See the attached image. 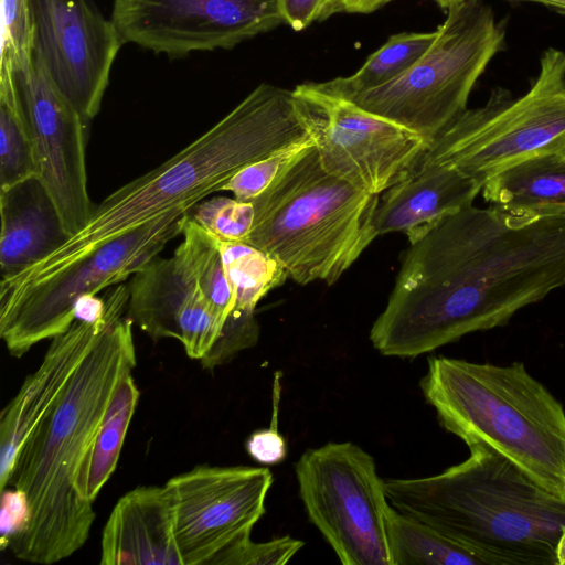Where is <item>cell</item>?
Listing matches in <instances>:
<instances>
[{"mask_svg": "<svg viewBox=\"0 0 565 565\" xmlns=\"http://www.w3.org/2000/svg\"><path fill=\"white\" fill-rule=\"evenodd\" d=\"M311 145L313 141L298 143L244 167L221 188V191L232 192L238 201L253 202Z\"/></svg>", "mask_w": 565, "mask_h": 565, "instance_id": "obj_30", "label": "cell"}, {"mask_svg": "<svg viewBox=\"0 0 565 565\" xmlns=\"http://www.w3.org/2000/svg\"><path fill=\"white\" fill-rule=\"evenodd\" d=\"M220 249L234 292L235 309L255 311L257 303L269 291L289 278L278 260L250 244L221 242Z\"/></svg>", "mask_w": 565, "mask_h": 565, "instance_id": "obj_27", "label": "cell"}, {"mask_svg": "<svg viewBox=\"0 0 565 565\" xmlns=\"http://www.w3.org/2000/svg\"><path fill=\"white\" fill-rule=\"evenodd\" d=\"M312 141L294 90L263 83L161 166L94 206L86 225L38 264L1 280L6 289L47 278L107 242L188 202H200L241 169Z\"/></svg>", "mask_w": 565, "mask_h": 565, "instance_id": "obj_2", "label": "cell"}, {"mask_svg": "<svg viewBox=\"0 0 565 565\" xmlns=\"http://www.w3.org/2000/svg\"><path fill=\"white\" fill-rule=\"evenodd\" d=\"M183 203L107 242L63 270L30 285L0 289V337L12 356L65 332L77 301L118 285L151 262L182 234L191 209Z\"/></svg>", "mask_w": 565, "mask_h": 565, "instance_id": "obj_9", "label": "cell"}, {"mask_svg": "<svg viewBox=\"0 0 565 565\" xmlns=\"http://www.w3.org/2000/svg\"><path fill=\"white\" fill-rule=\"evenodd\" d=\"M280 373L277 372L273 385V417L269 428L250 434L245 447L247 454L263 465H277L287 457V444L277 428L280 401Z\"/></svg>", "mask_w": 565, "mask_h": 565, "instance_id": "obj_33", "label": "cell"}, {"mask_svg": "<svg viewBox=\"0 0 565 565\" xmlns=\"http://www.w3.org/2000/svg\"><path fill=\"white\" fill-rule=\"evenodd\" d=\"M391 1L392 0H328L319 21L339 13H371Z\"/></svg>", "mask_w": 565, "mask_h": 565, "instance_id": "obj_36", "label": "cell"}, {"mask_svg": "<svg viewBox=\"0 0 565 565\" xmlns=\"http://www.w3.org/2000/svg\"><path fill=\"white\" fill-rule=\"evenodd\" d=\"M466 460L435 476L385 479L390 504L484 565H556L565 498L487 445H471Z\"/></svg>", "mask_w": 565, "mask_h": 565, "instance_id": "obj_4", "label": "cell"}, {"mask_svg": "<svg viewBox=\"0 0 565 565\" xmlns=\"http://www.w3.org/2000/svg\"><path fill=\"white\" fill-rule=\"evenodd\" d=\"M491 206L515 216L565 214V153L526 158L486 181L481 189Z\"/></svg>", "mask_w": 565, "mask_h": 565, "instance_id": "obj_21", "label": "cell"}, {"mask_svg": "<svg viewBox=\"0 0 565 565\" xmlns=\"http://www.w3.org/2000/svg\"><path fill=\"white\" fill-rule=\"evenodd\" d=\"M0 212L1 279L38 264L70 238L38 177L0 189Z\"/></svg>", "mask_w": 565, "mask_h": 565, "instance_id": "obj_20", "label": "cell"}, {"mask_svg": "<svg viewBox=\"0 0 565 565\" xmlns=\"http://www.w3.org/2000/svg\"><path fill=\"white\" fill-rule=\"evenodd\" d=\"M481 189L451 167L420 161L407 178L384 191L374 214L375 233L406 234L472 205Z\"/></svg>", "mask_w": 565, "mask_h": 565, "instance_id": "obj_19", "label": "cell"}, {"mask_svg": "<svg viewBox=\"0 0 565 565\" xmlns=\"http://www.w3.org/2000/svg\"><path fill=\"white\" fill-rule=\"evenodd\" d=\"M436 36L437 30L394 34L352 75L316 85L343 98L386 85L406 73L431 46Z\"/></svg>", "mask_w": 565, "mask_h": 565, "instance_id": "obj_24", "label": "cell"}, {"mask_svg": "<svg viewBox=\"0 0 565 565\" xmlns=\"http://www.w3.org/2000/svg\"><path fill=\"white\" fill-rule=\"evenodd\" d=\"M15 77L32 135L39 179L71 237L86 225L95 206L87 190V121L34 58L32 66Z\"/></svg>", "mask_w": 565, "mask_h": 565, "instance_id": "obj_15", "label": "cell"}, {"mask_svg": "<svg viewBox=\"0 0 565 565\" xmlns=\"http://www.w3.org/2000/svg\"><path fill=\"white\" fill-rule=\"evenodd\" d=\"M406 235L409 247L370 331L384 356L416 358L504 326L565 285V214L469 205Z\"/></svg>", "mask_w": 565, "mask_h": 565, "instance_id": "obj_1", "label": "cell"}, {"mask_svg": "<svg viewBox=\"0 0 565 565\" xmlns=\"http://www.w3.org/2000/svg\"><path fill=\"white\" fill-rule=\"evenodd\" d=\"M190 217L221 242H245L253 228L255 210L252 202L216 196L196 203Z\"/></svg>", "mask_w": 565, "mask_h": 565, "instance_id": "obj_29", "label": "cell"}, {"mask_svg": "<svg viewBox=\"0 0 565 565\" xmlns=\"http://www.w3.org/2000/svg\"><path fill=\"white\" fill-rule=\"evenodd\" d=\"M1 494L0 543L3 550L26 527L31 508L26 494L20 489H4Z\"/></svg>", "mask_w": 565, "mask_h": 565, "instance_id": "obj_34", "label": "cell"}, {"mask_svg": "<svg viewBox=\"0 0 565 565\" xmlns=\"http://www.w3.org/2000/svg\"><path fill=\"white\" fill-rule=\"evenodd\" d=\"M504 43L505 21L483 0H465L447 11L434 43L406 73L347 99L431 142L467 109L476 82Z\"/></svg>", "mask_w": 565, "mask_h": 565, "instance_id": "obj_7", "label": "cell"}, {"mask_svg": "<svg viewBox=\"0 0 565 565\" xmlns=\"http://www.w3.org/2000/svg\"><path fill=\"white\" fill-rule=\"evenodd\" d=\"M303 544L291 536L257 543L253 542L249 535L222 551L209 565H285Z\"/></svg>", "mask_w": 565, "mask_h": 565, "instance_id": "obj_32", "label": "cell"}, {"mask_svg": "<svg viewBox=\"0 0 565 565\" xmlns=\"http://www.w3.org/2000/svg\"><path fill=\"white\" fill-rule=\"evenodd\" d=\"M379 195L327 172L309 146L252 203L244 243L278 260L300 285H333L377 236Z\"/></svg>", "mask_w": 565, "mask_h": 565, "instance_id": "obj_6", "label": "cell"}, {"mask_svg": "<svg viewBox=\"0 0 565 565\" xmlns=\"http://www.w3.org/2000/svg\"><path fill=\"white\" fill-rule=\"evenodd\" d=\"M128 289L132 322L154 341L179 340L191 359L201 360L222 330L201 290L173 257H154L131 276Z\"/></svg>", "mask_w": 565, "mask_h": 565, "instance_id": "obj_17", "label": "cell"}, {"mask_svg": "<svg viewBox=\"0 0 565 565\" xmlns=\"http://www.w3.org/2000/svg\"><path fill=\"white\" fill-rule=\"evenodd\" d=\"M102 565H183L164 486H139L115 504L104 526Z\"/></svg>", "mask_w": 565, "mask_h": 565, "instance_id": "obj_18", "label": "cell"}, {"mask_svg": "<svg viewBox=\"0 0 565 565\" xmlns=\"http://www.w3.org/2000/svg\"><path fill=\"white\" fill-rule=\"evenodd\" d=\"M124 44L170 57L230 50L284 24L277 0H113Z\"/></svg>", "mask_w": 565, "mask_h": 565, "instance_id": "obj_12", "label": "cell"}, {"mask_svg": "<svg viewBox=\"0 0 565 565\" xmlns=\"http://www.w3.org/2000/svg\"><path fill=\"white\" fill-rule=\"evenodd\" d=\"M565 153V52L550 47L520 97L492 90L486 105L466 109L429 145L420 161L451 167L480 183L526 158Z\"/></svg>", "mask_w": 565, "mask_h": 565, "instance_id": "obj_8", "label": "cell"}, {"mask_svg": "<svg viewBox=\"0 0 565 565\" xmlns=\"http://www.w3.org/2000/svg\"><path fill=\"white\" fill-rule=\"evenodd\" d=\"M34 177L39 169L17 77L0 74V189Z\"/></svg>", "mask_w": 565, "mask_h": 565, "instance_id": "obj_25", "label": "cell"}, {"mask_svg": "<svg viewBox=\"0 0 565 565\" xmlns=\"http://www.w3.org/2000/svg\"><path fill=\"white\" fill-rule=\"evenodd\" d=\"M132 323L122 316L105 329L20 451L9 486L26 494L31 518L8 548L21 561L57 563L89 536L96 513L75 481L119 380L136 366Z\"/></svg>", "mask_w": 565, "mask_h": 565, "instance_id": "obj_3", "label": "cell"}, {"mask_svg": "<svg viewBox=\"0 0 565 565\" xmlns=\"http://www.w3.org/2000/svg\"><path fill=\"white\" fill-rule=\"evenodd\" d=\"M33 64L29 0H1L0 74L15 75Z\"/></svg>", "mask_w": 565, "mask_h": 565, "instance_id": "obj_28", "label": "cell"}, {"mask_svg": "<svg viewBox=\"0 0 565 565\" xmlns=\"http://www.w3.org/2000/svg\"><path fill=\"white\" fill-rule=\"evenodd\" d=\"M105 313L96 321L75 319L63 333L52 338L38 369L21 385L1 412L0 489L10 484L20 451L41 420L56 405L77 366L105 329L124 316L128 285H115L104 296Z\"/></svg>", "mask_w": 565, "mask_h": 565, "instance_id": "obj_16", "label": "cell"}, {"mask_svg": "<svg viewBox=\"0 0 565 565\" xmlns=\"http://www.w3.org/2000/svg\"><path fill=\"white\" fill-rule=\"evenodd\" d=\"M439 425L468 447L487 445L565 498V409L523 362L433 356L420 380Z\"/></svg>", "mask_w": 565, "mask_h": 565, "instance_id": "obj_5", "label": "cell"}, {"mask_svg": "<svg viewBox=\"0 0 565 565\" xmlns=\"http://www.w3.org/2000/svg\"><path fill=\"white\" fill-rule=\"evenodd\" d=\"M436 2L443 10L448 11L452 7L461 3L465 0H433Z\"/></svg>", "mask_w": 565, "mask_h": 565, "instance_id": "obj_39", "label": "cell"}, {"mask_svg": "<svg viewBox=\"0 0 565 565\" xmlns=\"http://www.w3.org/2000/svg\"><path fill=\"white\" fill-rule=\"evenodd\" d=\"M388 536L393 565H484L439 531L393 507L388 518Z\"/></svg>", "mask_w": 565, "mask_h": 565, "instance_id": "obj_26", "label": "cell"}, {"mask_svg": "<svg viewBox=\"0 0 565 565\" xmlns=\"http://www.w3.org/2000/svg\"><path fill=\"white\" fill-rule=\"evenodd\" d=\"M255 311L233 309L206 354L200 360L204 370L213 371L228 363L241 351L254 347L259 339Z\"/></svg>", "mask_w": 565, "mask_h": 565, "instance_id": "obj_31", "label": "cell"}, {"mask_svg": "<svg viewBox=\"0 0 565 565\" xmlns=\"http://www.w3.org/2000/svg\"><path fill=\"white\" fill-rule=\"evenodd\" d=\"M139 397L140 391L134 380L132 371H129L119 380L81 465L75 486L83 499L94 502L114 473Z\"/></svg>", "mask_w": 565, "mask_h": 565, "instance_id": "obj_22", "label": "cell"}, {"mask_svg": "<svg viewBox=\"0 0 565 565\" xmlns=\"http://www.w3.org/2000/svg\"><path fill=\"white\" fill-rule=\"evenodd\" d=\"M273 473L264 467L198 466L164 484L183 565H209L249 536L264 515Z\"/></svg>", "mask_w": 565, "mask_h": 565, "instance_id": "obj_13", "label": "cell"}, {"mask_svg": "<svg viewBox=\"0 0 565 565\" xmlns=\"http://www.w3.org/2000/svg\"><path fill=\"white\" fill-rule=\"evenodd\" d=\"M294 93L323 169L371 194L407 178L430 145L313 82L297 85Z\"/></svg>", "mask_w": 565, "mask_h": 565, "instance_id": "obj_11", "label": "cell"}, {"mask_svg": "<svg viewBox=\"0 0 565 565\" xmlns=\"http://www.w3.org/2000/svg\"><path fill=\"white\" fill-rule=\"evenodd\" d=\"M310 522L343 565H393L388 518L392 505L374 458L351 443H327L295 465Z\"/></svg>", "mask_w": 565, "mask_h": 565, "instance_id": "obj_10", "label": "cell"}, {"mask_svg": "<svg viewBox=\"0 0 565 565\" xmlns=\"http://www.w3.org/2000/svg\"><path fill=\"white\" fill-rule=\"evenodd\" d=\"M513 2H535L544 4L555 11L565 14V0H508Z\"/></svg>", "mask_w": 565, "mask_h": 565, "instance_id": "obj_37", "label": "cell"}, {"mask_svg": "<svg viewBox=\"0 0 565 565\" xmlns=\"http://www.w3.org/2000/svg\"><path fill=\"white\" fill-rule=\"evenodd\" d=\"M556 565H565V529L563 530L555 551Z\"/></svg>", "mask_w": 565, "mask_h": 565, "instance_id": "obj_38", "label": "cell"}, {"mask_svg": "<svg viewBox=\"0 0 565 565\" xmlns=\"http://www.w3.org/2000/svg\"><path fill=\"white\" fill-rule=\"evenodd\" d=\"M328 0H277L284 21L294 31H302L320 20Z\"/></svg>", "mask_w": 565, "mask_h": 565, "instance_id": "obj_35", "label": "cell"}, {"mask_svg": "<svg viewBox=\"0 0 565 565\" xmlns=\"http://www.w3.org/2000/svg\"><path fill=\"white\" fill-rule=\"evenodd\" d=\"M33 58L85 121L100 109L122 41L94 0H29Z\"/></svg>", "mask_w": 565, "mask_h": 565, "instance_id": "obj_14", "label": "cell"}, {"mask_svg": "<svg viewBox=\"0 0 565 565\" xmlns=\"http://www.w3.org/2000/svg\"><path fill=\"white\" fill-rule=\"evenodd\" d=\"M182 235L183 241L172 257L177 266L196 284L223 327L235 306V297L224 270L221 241L193 221L190 213Z\"/></svg>", "mask_w": 565, "mask_h": 565, "instance_id": "obj_23", "label": "cell"}]
</instances>
